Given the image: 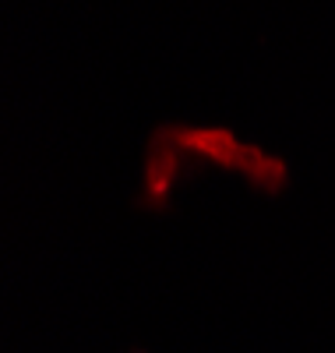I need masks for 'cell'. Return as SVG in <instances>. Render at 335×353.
<instances>
[]
</instances>
